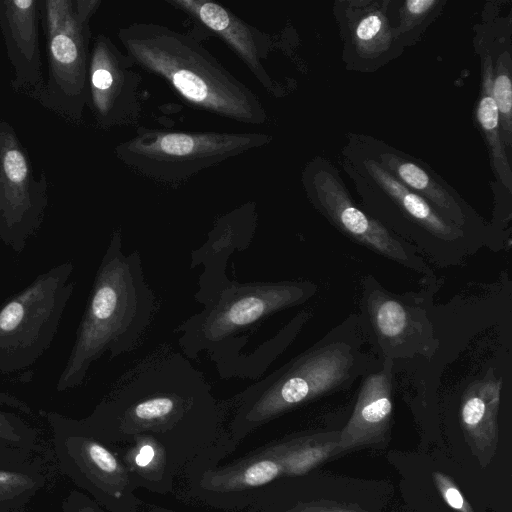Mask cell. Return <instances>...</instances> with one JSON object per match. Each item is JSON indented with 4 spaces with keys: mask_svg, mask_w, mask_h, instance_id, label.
Returning <instances> with one entry per match:
<instances>
[{
    "mask_svg": "<svg viewBox=\"0 0 512 512\" xmlns=\"http://www.w3.org/2000/svg\"><path fill=\"white\" fill-rule=\"evenodd\" d=\"M256 220L254 204L242 205L217 219L206 242L192 252L191 268L203 265L195 294L198 303L203 305L231 280L226 274L228 260L251 244Z\"/></svg>",
    "mask_w": 512,
    "mask_h": 512,
    "instance_id": "d6986e66",
    "label": "cell"
},
{
    "mask_svg": "<svg viewBox=\"0 0 512 512\" xmlns=\"http://www.w3.org/2000/svg\"><path fill=\"white\" fill-rule=\"evenodd\" d=\"M135 66L108 36L99 33L93 39L87 106L98 129L109 130L138 121L142 77Z\"/></svg>",
    "mask_w": 512,
    "mask_h": 512,
    "instance_id": "9a60e30c",
    "label": "cell"
},
{
    "mask_svg": "<svg viewBox=\"0 0 512 512\" xmlns=\"http://www.w3.org/2000/svg\"><path fill=\"white\" fill-rule=\"evenodd\" d=\"M264 512H366L351 506L330 500L298 501L283 510H257Z\"/></svg>",
    "mask_w": 512,
    "mask_h": 512,
    "instance_id": "4316f807",
    "label": "cell"
},
{
    "mask_svg": "<svg viewBox=\"0 0 512 512\" xmlns=\"http://www.w3.org/2000/svg\"><path fill=\"white\" fill-rule=\"evenodd\" d=\"M434 484L444 502L456 512H475L453 479L443 472L433 473Z\"/></svg>",
    "mask_w": 512,
    "mask_h": 512,
    "instance_id": "d4e9b609",
    "label": "cell"
},
{
    "mask_svg": "<svg viewBox=\"0 0 512 512\" xmlns=\"http://www.w3.org/2000/svg\"><path fill=\"white\" fill-rule=\"evenodd\" d=\"M431 293H395L371 274L361 279L358 326L379 360L397 366L435 356L440 339L429 315Z\"/></svg>",
    "mask_w": 512,
    "mask_h": 512,
    "instance_id": "9c48e42d",
    "label": "cell"
},
{
    "mask_svg": "<svg viewBox=\"0 0 512 512\" xmlns=\"http://www.w3.org/2000/svg\"><path fill=\"white\" fill-rule=\"evenodd\" d=\"M445 3V0L398 1L395 34L404 49L416 43L426 27L441 12Z\"/></svg>",
    "mask_w": 512,
    "mask_h": 512,
    "instance_id": "cb8c5ba5",
    "label": "cell"
},
{
    "mask_svg": "<svg viewBox=\"0 0 512 512\" xmlns=\"http://www.w3.org/2000/svg\"><path fill=\"white\" fill-rule=\"evenodd\" d=\"M216 33L244 62L264 89L276 90L262 61L268 56V36L220 4L204 0H167Z\"/></svg>",
    "mask_w": 512,
    "mask_h": 512,
    "instance_id": "44dd1931",
    "label": "cell"
},
{
    "mask_svg": "<svg viewBox=\"0 0 512 512\" xmlns=\"http://www.w3.org/2000/svg\"><path fill=\"white\" fill-rule=\"evenodd\" d=\"M43 415L53 426L72 476L108 512H140L142 500L137 485L116 453L92 434L80 420L57 413Z\"/></svg>",
    "mask_w": 512,
    "mask_h": 512,
    "instance_id": "4fadbf2b",
    "label": "cell"
},
{
    "mask_svg": "<svg viewBox=\"0 0 512 512\" xmlns=\"http://www.w3.org/2000/svg\"><path fill=\"white\" fill-rule=\"evenodd\" d=\"M34 485V480L24 473L0 470V502L22 496Z\"/></svg>",
    "mask_w": 512,
    "mask_h": 512,
    "instance_id": "484cf974",
    "label": "cell"
},
{
    "mask_svg": "<svg viewBox=\"0 0 512 512\" xmlns=\"http://www.w3.org/2000/svg\"><path fill=\"white\" fill-rule=\"evenodd\" d=\"M32 430L14 414L0 410V439L9 442H20L29 437Z\"/></svg>",
    "mask_w": 512,
    "mask_h": 512,
    "instance_id": "83f0119b",
    "label": "cell"
},
{
    "mask_svg": "<svg viewBox=\"0 0 512 512\" xmlns=\"http://www.w3.org/2000/svg\"><path fill=\"white\" fill-rule=\"evenodd\" d=\"M265 133L183 132L140 127L114 147L116 158L155 182L180 185L199 172L269 144Z\"/></svg>",
    "mask_w": 512,
    "mask_h": 512,
    "instance_id": "52a82bcc",
    "label": "cell"
},
{
    "mask_svg": "<svg viewBox=\"0 0 512 512\" xmlns=\"http://www.w3.org/2000/svg\"><path fill=\"white\" fill-rule=\"evenodd\" d=\"M492 29L481 25L493 56V97L499 114V127L506 153L512 158V55L510 23Z\"/></svg>",
    "mask_w": 512,
    "mask_h": 512,
    "instance_id": "603a6c76",
    "label": "cell"
},
{
    "mask_svg": "<svg viewBox=\"0 0 512 512\" xmlns=\"http://www.w3.org/2000/svg\"><path fill=\"white\" fill-rule=\"evenodd\" d=\"M71 261L39 274L0 307V373L34 365L50 347L73 294Z\"/></svg>",
    "mask_w": 512,
    "mask_h": 512,
    "instance_id": "ba28073f",
    "label": "cell"
},
{
    "mask_svg": "<svg viewBox=\"0 0 512 512\" xmlns=\"http://www.w3.org/2000/svg\"><path fill=\"white\" fill-rule=\"evenodd\" d=\"M144 512H175V511H170V510H166V509H162V508H158V507H153L149 510H146Z\"/></svg>",
    "mask_w": 512,
    "mask_h": 512,
    "instance_id": "4dcf8cb0",
    "label": "cell"
},
{
    "mask_svg": "<svg viewBox=\"0 0 512 512\" xmlns=\"http://www.w3.org/2000/svg\"><path fill=\"white\" fill-rule=\"evenodd\" d=\"M39 21L38 0H0V31L11 65V87L35 101L45 88Z\"/></svg>",
    "mask_w": 512,
    "mask_h": 512,
    "instance_id": "e0dca14e",
    "label": "cell"
},
{
    "mask_svg": "<svg viewBox=\"0 0 512 512\" xmlns=\"http://www.w3.org/2000/svg\"><path fill=\"white\" fill-rule=\"evenodd\" d=\"M357 314L335 325L312 346L229 400L227 433L237 446L260 426L325 395L349 389L378 369L375 355L363 350Z\"/></svg>",
    "mask_w": 512,
    "mask_h": 512,
    "instance_id": "7a4b0ae2",
    "label": "cell"
},
{
    "mask_svg": "<svg viewBox=\"0 0 512 512\" xmlns=\"http://www.w3.org/2000/svg\"><path fill=\"white\" fill-rule=\"evenodd\" d=\"M100 0H75V8L56 29L44 34L48 77L37 102L73 124H80L88 98L90 20Z\"/></svg>",
    "mask_w": 512,
    "mask_h": 512,
    "instance_id": "8fae6325",
    "label": "cell"
},
{
    "mask_svg": "<svg viewBox=\"0 0 512 512\" xmlns=\"http://www.w3.org/2000/svg\"><path fill=\"white\" fill-rule=\"evenodd\" d=\"M49 204V182L36 177L13 126L0 120V240L17 254L40 229Z\"/></svg>",
    "mask_w": 512,
    "mask_h": 512,
    "instance_id": "7c38bea8",
    "label": "cell"
},
{
    "mask_svg": "<svg viewBox=\"0 0 512 512\" xmlns=\"http://www.w3.org/2000/svg\"><path fill=\"white\" fill-rule=\"evenodd\" d=\"M395 366L381 361L378 369L361 377L356 402L346 425L340 431L333 456L367 446H383L392 427Z\"/></svg>",
    "mask_w": 512,
    "mask_h": 512,
    "instance_id": "ac0fdd59",
    "label": "cell"
},
{
    "mask_svg": "<svg viewBox=\"0 0 512 512\" xmlns=\"http://www.w3.org/2000/svg\"><path fill=\"white\" fill-rule=\"evenodd\" d=\"M71 512H104L98 503L83 494L76 493L72 498Z\"/></svg>",
    "mask_w": 512,
    "mask_h": 512,
    "instance_id": "f1b7e54d",
    "label": "cell"
},
{
    "mask_svg": "<svg viewBox=\"0 0 512 512\" xmlns=\"http://www.w3.org/2000/svg\"><path fill=\"white\" fill-rule=\"evenodd\" d=\"M156 311V297L144 278L140 253L125 254L114 232L96 271L76 330L75 342L56 384L59 392L80 386L97 359L136 349Z\"/></svg>",
    "mask_w": 512,
    "mask_h": 512,
    "instance_id": "3957f363",
    "label": "cell"
},
{
    "mask_svg": "<svg viewBox=\"0 0 512 512\" xmlns=\"http://www.w3.org/2000/svg\"><path fill=\"white\" fill-rule=\"evenodd\" d=\"M253 512H264V511H253Z\"/></svg>",
    "mask_w": 512,
    "mask_h": 512,
    "instance_id": "1f68e13d",
    "label": "cell"
},
{
    "mask_svg": "<svg viewBox=\"0 0 512 512\" xmlns=\"http://www.w3.org/2000/svg\"><path fill=\"white\" fill-rule=\"evenodd\" d=\"M0 402L6 403L12 407L18 408L25 412L29 411V408L23 402H21L17 398H14V397L4 394L2 392H0Z\"/></svg>",
    "mask_w": 512,
    "mask_h": 512,
    "instance_id": "f546056e",
    "label": "cell"
},
{
    "mask_svg": "<svg viewBox=\"0 0 512 512\" xmlns=\"http://www.w3.org/2000/svg\"><path fill=\"white\" fill-rule=\"evenodd\" d=\"M225 416L203 374L172 352L138 363L80 422L109 447L156 442L181 476L221 441Z\"/></svg>",
    "mask_w": 512,
    "mask_h": 512,
    "instance_id": "6da1fadb",
    "label": "cell"
},
{
    "mask_svg": "<svg viewBox=\"0 0 512 512\" xmlns=\"http://www.w3.org/2000/svg\"><path fill=\"white\" fill-rule=\"evenodd\" d=\"M476 50L481 58L482 85L476 116L486 139L496 183L512 193V166L499 127L498 109L493 97V56L489 41L480 27L475 38Z\"/></svg>",
    "mask_w": 512,
    "mask_h": 512,
    "instance_id": "7402d4cb",
    "label": "cell"
},
{
    "mask_svg": "<svg viewBox=\"0 0 512 512\" xmlns=\"http://www.w3.org/2000/svg\"><path fill=\"white\" fill-rule=\"evenodd\" d=\"M358 143L407 188L425 199L444 219L493 252L510 242L509 232L494 228L427 163L385 141L352 134Z\"/></svg>",
    "mask_w": 512,
    "mask_h": 512,
    "instance_id": "5bb4252c",
    "label": "cell"
},
{
    "mask_svg": "<svg viewBox=\"0 0 512 512\" xmlns=\"http://www.w3.org/2000/svg\"><path fill=\"white\" fill-rule=\"evenodd\" d=\"M502 383V376L488 367L484 374L465 381L460 396L459 419L464 439L482 468L490 464L498 447Z\"/></svg>",
    "mask_w": 512,
    "mask_h": 512,
    "instance_id": "ffe728a7",
    "label": "cell"
},
{
    "mask_svg": "<svg viewBox=\"0 0 512 512\" xmlns=\"http://www.w3.org/2000/svg\"><path fill=\"white\" fill-rule=\"evenodd\" d=\"M340 164L354 186L357 204L435 265L461 266L483 247L396 179L352 134L347 136Z\"/></svg>",
    "mask_w": 512,
    "mask_h": 512,
    "instance_id": "5b68a950",
    "label": "cell"
},
{
    "mask_svg": "<svg viewBox=\"0 0 512 512\" xmlns=\"http://www.w3.org/2000/svg\"><path fill=\"white\" fill-rule=\"evenodd\" d=\"M118 38L134 64L163 79L188 104L233 121L262 125L258 96L192 36L158 23H132Z\"/></svg>",
    "mask_w": 512,
    "mask_h": 512,
    "instance_id": "277c9868",
    "label": "cell"
},
{
    "mask_svg": "<svg viewBox=\"0 0 512 512\" xmlns=\"http://www.w3.org/2000/svg\"><path fill=\"white\" fill-rule=\"evenodd\" d=\"M398 1L343 0L334 13L343 41L348 69L373 72L400 57L404 51L395 34Z\"/></svg>",
    "mask_w": 512,
    "mask_h": 512,
    "instance_id": "2e32d148",
    "label": "cell"
},
{
    "mask_svg": "<svg viewBox=\"0 0 512 512\" xmlns=\"http://www.w3.org/2000/svg\"><path fill=\"white\" fill-rule=\"evenodd\" d=\"M317 291V284L308 280H230L203 304L201 311L176 328L183 355L193 359L205 351L221 378H237L243 348L239 333L277 312L306 303Z\"/></svg>",
    "mask_w": 512,
    "mask_h": 512,
    "instance_id": "8992f818",
    "label": "cell"
},
{
    "mask_svg": "<svg viewBox=\"0 0 512 512\" xmlns=\"http://www.w3.org/2000/svg\"><path fill=\"white\" fill-rule=\"evenodd\" d=\"M302 183L312 206L350 240L425 278L434 277L415 247L397 237L357 204L330 160L323 157L310 160L303 169Z\"/></svg>",
    "mask_w": 512,
    "mask_h": 512,
    "instance_id": "30bf717a",
    "label": "cell"
}]
</instances>
